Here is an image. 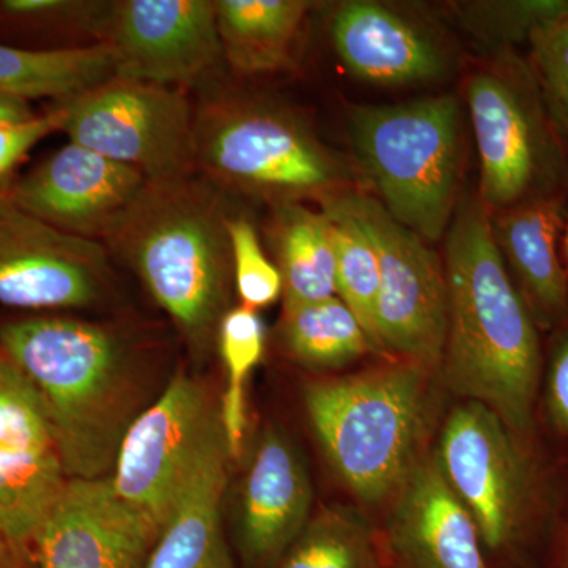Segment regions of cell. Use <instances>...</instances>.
<instances>
[{"label": "cell", "mask_w": 568, "mask_h": 568, "mask_svg": "<svg viewBox=\"0 0 568 568\" xmlns=\"http://www.w3.org/2000/svg\"><path fill=\"white\" fill-rule=\"evenodd\" d=\"M0 353L28 377L69 478L110 477L133 413L130 346L110 325L29 316L0 325Z\"/></svg>", "instance_id": "7a4b0ae2"}, {"label": "cell", "mask_w": 568, "mask_h": 568, "mask_svg": "<svg viewBox=\"0 0 568 568\" xmlns=\"http://www.w3.org/2000/svg\"><path fill=\"white\" fill-rule=\"evenodd\" d=\"M316 201L321 211L339 213L357 224L375 248L381 278L377 351L428 372L439 368L448 327L444 261L425 239L396 222L376 197L343 186Z\"/></svg>", "instance_id": "52a82bcc"}, {"label": "cell", "mask_w": 568, "mask_h": 568, "mask_svg": "<svg viewBox=\"0 0 568 568\" xmlns=\"http://www.w3.org/2000/svg\"><path fill=\"white\" fill-rule=\"evenodd\" d=\"M304 405L332 469L362 503L395 497L425 458L433 395L424 366L398 362L313 381Z\"/></svg>", "instance_id": "277c9868"}, {"label": "cell", "mask_w": 568, "mask_h": 568, "mask_svg": "<svg viewBox=\"0 0 568 568\" xmlns=\"http://www.w3.org/2000/svg\"><path fill=\"white\" fill-rule=\"evenodd\" d=\"M467 103L480 160V203L487 211H507L525 197L537 175L536 123L517 85L496 70L470 77Z\"/></svg>", "instance_id": "ac0fdd59"}, {"label": "cell", "mask_w": 568, "mask_h": 568, "mask_svg": "<svg viewBox=\"0 0 568 568\" xmlns=\"http://www.w3.org/2000/svg\"><path fill=\"white\" fill-rule=\"evenodd\" d=\"M334 230L336 295L364 327L376 345V306L379 297V264L372 242L357 224L339 213L323 211Z\"/></svg>", "instance_id": "83f0119b"}, {"label": "cell", "mask_w": 568, "mask_h": 568, "mask_svg": "<svg viewBox=\"0 0 568 568\" xmlns=\"http://www.w3.org/2000/svg\"><path fill=\"white\" fill-rule=\"evenodd\" d=\"M216 346L226 373L220 402L223 432L231 458L239 459L245 448L246 384L265 349V328L257 312L242 305L231 308L219 325Z\"/></svg>", "instance_id": "4316f807"}, {"label": "cell", "mask_w": 568, "mask_h": 568, "mask_svg": "<svg viewBox=\"0 0 568 568\" xmlns=\"http://www.w3.org/2000/svg\"><path fill=\"white\" fill-rule=\"evenodd\" d=\"M271 234L284 304L336 297L334 230L323 211L297 201L275 204Z\"/></svg>", "instance_id": "603a6c76"}, {"label": "cell", "mask_w": 568, "mask_h": 568, "mask_svg": "<svg viewBox=\"0 0 568 568\" xmlns=\"http://www.w3.org/2000/svg\"><path fill=\"white\" fill-rule=\"evenodd\" d=\"M115 77L111 48L99 41L92 47L62 50H21L0 43V97L59 102Z\"/></svg>", "instance_id": "cb8c5ba5"}, {"label": "cell", "mask_w": 568, "mask_h": 568, "mask_svg": "<svg viewBox=\"0 0 568 568\" xmlns=\"http://www.w3.org/2000/svg\"><path fill=\"white\" fill-rule=\"evenodd\" d=\"M384 549L403 568H493L473 515L425 457L394 497Z\"/></svg>", "instance_id": "e0dca14e"}, {"label": "cell", "mask_w": 568, "mask_h": 568, "mask_svg": "<svg viewBox=\"0 0 568 568\" xmlns=\"http://www.w3.org/2000/svg\"><path fill=\"white\" fill-rule=\"evenodd\" d=\"M36 115L31 110V103L24 100L0 97V123L26 121Z\"/></svg>", "instance_id": "836d02e7"}, {"label": "cell", "mask_w": 568, "mask_h": 568, "mask_svg": "<svg viewBox=\"0 0 568 568\" xmlns=\"http://www.w3.org/2000/svg\"><path fill=\"white\" fill-rule=\"evenodd\" d=\"M63 122L65 110L58 103L52 110L26 121L0 123V190L9 189L11 174L40 141L51 133L62 132Z\"/></svg>", "instance_id": "f546056e"}, {"label": "cell", "mask_w": 568, "mask_h": 568, "mask_svg": "<svg viewBox=\"0 0 568 568\" xmlns=\"http://www.w3.org/2000/svg\"><path fill=\"white\" fill-rule=\"evenodd\" d=\"M233 257L234 290L242 306L257 310L274 305L283 295L278 265L265 256L256 227L244 215L234 213L227 223Z\"/></svg>", "instance_id": "f1b7e54d"}, {"label": "cell", "mask_w": 568, "mask_h": 568, "mask_svg": "<svg viewBox=\"0 0 568 568\" xmlns=\"http://www.w3.org/2000/svg\"><path fill=\"white\" fill-rule=\"evenodd\" d=\"M148 183L133 168L69 142L7 193L55 230L103 244Z\"/></svg>", "instance_id": "5bb4252c"}, {"label": "cell", "mask_w": 568, "mask_h": 568, "mask_svg": "<svg viewBox=\"0 0 568 568\" xmlns=\"http://www.w3.org/2000/svg\"><path fill=\"white\" fill-rule=\"evenodd\" d=\"M59 103L70 142L133 168L149 183L197 174L194 110L183 89L115 74Z\"/></svg>", "instance_id": "9c48e42d"}, {"label": "cell", "mask_w": 568, "mask_h": 568, "mask_svg": "<svg viewBox=\"0 0 568 568\" xmlns=\"http://www.w3.org/2000/svg\"><path fill=\"white\" fill-rule=\"evenodd\" d=\"M67 480L39 395L0 353V538L36 555Z\"/></svg>", "instance_id": "4fadbf2b"}, {"label": "cell", "mask_w": 568, "mask_h": 568, "mask_svg": "<svg viewBox=\"0 0 568 568\" xmlns=\"http://www.w3.org/2000/svg\"><path fill=\"white\" fill-rule=\"evenodd\" d=\"M280 336L291 357L312 368H343L375 351L364 327L338 295L284 304Z\"/></svg>", "instance_id": "d4e9b609"}, {"label": "cell", "mask_w": 568, "mask_h": 568, "mask_svg": "<svg viewBox=\"0 0 568 568\" xmlns=\"http://www.w3.org/2000/svg\"><path fill=\"white\" fill-rule=\"evenodd\" d=\"M515 436L491 407L465 399L448 414L433 454L489 551L514 541L528 504V465Z\"/></svg>", "instance_id": "8fae6325"}, {"label": "cell", "mask_w": 568, "mask_h": 568, "mask_svg": "<svg viewBox=\"0 0 568 568\" xmlns=\"http://www.w3.org/2000/svg\"><path fill=\"white\" fill-rule=\"evenodd\" d=\"M156 538L110 477L69 478L37 536V568H144Z\"/></svg>", "instance_id": "9a60e30c"}, {"label": "cell", "mask_w": 568, "mask_h": 568, "mask_svg": "<svg viewBox=\"0 0 568 568\" xmlns=\"http://www.w3.org/2000/svg\"><path fill=\"white\" fill-rule=\"evenodd\" d=\"M313 515V484L298 448L280 429L257 439L234 507L241 568H274Z\"/></svg>", "instance_id": "2e32d148"}, {"label": "cell", "mask_w": 568, "mask_h": 568, "mask_svg": "<svg viewBox=\"0 0 568 568\" xmlns=\"http://www.w3.org/2000/svg\"><path fill=\"white\" fill-rule=\"evenodd\" d=\"M446 234L444 383L466 402L491 407L515 435H526L541 369L536 321L508 274L480 200L465 197Z\"/></svg>", "instance_id": "6da1fadb"}, {"label": "cell", "mask_w": 568, "mask_h": 568, "mask_svg": "<svg viewBox=\"0 0 568 568\" xmlns=\"http://www.w3.org/2000/svg\"><path fill=\"white\" fill-rule=\"evenodd\" d=\"M92 26L111 48L118 77L185 91L211 84L226 63L212 0L102 3Z\"/></svg>", "instance_id": "30bf717a"}, {"label": "cell", "mask_w": 568, "mask_h": 568, "mask_svg": "<svg viewBox=\"0 0 568 568\" xmlns=\"http://www.w3.org/2000/svg\"><path fill=\"white\" fill-rule=\"evenodd\" d=\"M331 37L343 65L369 84H418L447 69L435 41L383 3H343L332 17Z\"/></svg>", "instance_id": "d6986e66"}, {"label": "cell", "mask_w": 568, "mask_h": 568, "mask_svg": "<svg viewBox=\"0 0 568 568\" xmlns=\"http://www.w3.org/2000/svg\"><path fill=\"white\" fill-rule=\"evenodd\" d=\"M383 551L361 514L349 507H323L274 568H381Z\"/></svg>", "instance_id": "484cf974"}, {"label": "cell", "mask_w": 568, "mask_h": 568, "mask_svg": "<svg viewBox=\"0 0 568 568\" xmlns=\"http://www.w3.org/2000/svg\"><path fill=\"white\" fill-rule=\"evenodd\" d=\"M558 205L540 201L515 205L491 220L497 248L526 295L532 316L545 323L559 320L568 308L566 272L559 261Z\"/></svg>", "instance_id": "ffe728a7"}, {"label": "cell", "mask_w": 568, "mask_h": 568, "mask_svg": "<svg viewBox=\"0 0 568 568\" xmlns=\"http://www.w3.org/2000/svg\"><path fill=\"white\" fill-rule=\"evenodd\" d=\"M0 568H37L36 556L0 538Z\"/></svg>", "instance_id": "d6a6232c"}, {"label": "cell", "mask_w": 568, "mask_h": 568, "mask_svg": "<svg viewBox=\"0 0 568 568\" xmlns=\"http://www.w3.org/2000/svg\"><path fill=\"white\" fill-rule=\"evenodd\" d=\"M566 256H567V261H568V227H567V233H566Z\"/></svg>", "instance_id": "e575fe53"}, {"label": "cell", "mask_w": 568, "mask_h": 568, "mask_svg": "<svg viewBox=\"0 0 568 568\" xmlns=\"http://www.w3.org/2000/svg\"><path fill=\"white\" fill-rule=\"evenodd\" d=\"M102 242L55 230L0 190V304L11 308H89L111 293Z\"/></svg>", "instance_id": "7c38bea8"}, {"label": "cell", "mask_w": 568, "mask_h": 568, "mask_svg": "<svg viewBox=\"0 0 568 568\" xmlns=\"http://www.w3.org/2000/svg\"><path fill=\"white\" fill-rule=\"evenodd\" d=\"M231 455H216L196 474L151 549L144 568H241L223 528Z\"/></svg>", "instance_id": "44dd1931"}, {"label": "cell", "mask_w": 568, "mask_h": 568, "mask_svg": "<svg viewBox=\"0 0 568 568\" xmlns=\"http://www.w3.org/2000/svg\"><path fill=\"white\" fill-rule=\"evenodd\" d=\"M536 61L545 89L568 125V20L534 32Z\"/></svg>", "instance_id": "4dcf8cb0"}, {"label": "cell", "mask_w": 568, "mask_h": 568, "mask_svg": "<svg viewBox=\"0 0 568 568\" xmlns=\"http://www.w3.org/2000/svg\"><path fill=\"white\" fill-rule=\"evenodd\" d=\"M233 215L226 192L201 174L148 183L103 241L200 353L216 342L231 310Z\"/></svg>", "instance_id": "3957f363"}, {"label": "cell", "mask_w": 568, "mask_h": 568, "mask_svg": "<svg viewBox=\"0 0 568 568\" xmlns=\"http://www.w3.org/2000/svg\"><path fill=\"white\" fill-rule=\"evenodd\" d=\"M224 452L220 405L201 381L179 373L126 429L111 484L160 536L196 474Z\"/></svg>", "instance_id": "ba28073f"}, {"label": "cell", "mask_w": 568, "mask_h": 568, "mask_svg": "<svg viewBox=\"0 0 568 568\" xmlns=\"http://www.w3.org/2000/svg\"><path fill=\"white\" fill-rule=\"evenodd\" d=\"M197 174L223 192L302 203L343 189L342 164L290 111L230 91L194 110Z\"/></svg>", "instance_id": "8992f818"}, {"label": "cell", "mask_w": 568, "mask_h": 568, "mask_svg": "<svg viewBox=\"0 0 568 568\" xmlns=\"http://www.w3.org/2000/svg\"><path fill=\"white\" fill-rule=\"evenodd\" d=\"M548 413L559 432L568 433V339L552 357L548 375Z\"/></svg>", "instance_id": "1f68e13d"}, {"label": "cell", "mask_w": 568, "mask_h": 568, "mask_svg": "<svg viewBox=\"0 0 568 568\" xmlns=\"http://www.w3.org/2000/svg\"><path fill=\"white\" fill-rule=\"evenodd\" d=\"M347 126L379 203L426 242L447 233L462 174V110L454 95L354 104Z\"/></svg>", "instance_id": "5b68a950"}, {"label": "cell", "mask_w": 568, "mask_h": 568, "mask_svg": "<svg viewBox=\"0 0 568 568\" xmlns=\"http://www.w3.org/2000/svg\"><path fill=\"white\" fill-rule=\"evenodd\" d=\"M310 7L304 0H219L224 62L241 77L290 69L291 48Z\"/></svg>", "instance_id": "7402d4cb"}]
</instances>
